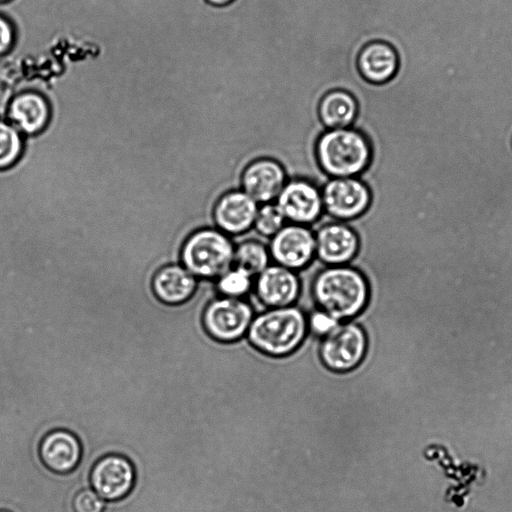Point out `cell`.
I'll return each instance as SVG.
<instances>
[{"instance_id": "obj_1", "label": "cell", "mask_w": 512, "mask_h": 512, "mask_svg": "<svg viewBox=\"0 0 512 512\" xmlns=\"http://www.w3.org/2000/svg\"><path fill=\"white\" fill-rule=\"evenodd\" d=\"M370 284L354 266H326L311 284L310 301L339 322L356 318L368 304Z\"/></svg>"}, {"instance_id": "obj_2", "label": "cell", "mask_w": 512, "mask_h": 512, "mask_svg": "<svg viewBox=\"0 0 512 512\" xmlns=\"http://www.w3.org/2000/svg\"><path fill=\"white\" fill-rule=\"evenodd\" d=\"M315 155L330 178L358 177L370 166L373 148L356 127L326 129L317 138Z\"/></svg>"}, {"instance_id": "obj_3", "label": "cell", "mask_w": 512, "mask_h": 512, "mask_svg": "<svg viewBox=\"0 0 512 512\" xmlns=\"http://www.w3.org/2000/svg\"><path fill=\"white\" fill-rule=\"evenodd\" d=\"M308 332L307 313L297 305L256 313L246 338L264 354L281 357L295 351Z\"/></svg>"}, {"instance_id": "obj_4", "label": "cell", "mask_w": 512, "mask_h": 512, "mask_svg": "<svg viewBox=\"0 0 512 512\" xmlns=\"http://www.w3.org/2000/svg\"><path fill=\"white\" fill-rule=\"evenodd\" d=\"M235 245L230 237L214 228L189 235L181 250L184 267L196 278L217 279L233 266Z\"/></svg>"}, {"instance_id": "obj_5", "label": "cell", "mask_w": 512, "mask_h": 512, "mask_svg": "<svg viewBox=\"0 0 512 512\" xmlns=\"http://www.w3.org/2000/svg\"><path fill=\"white\" fill-rule=\"evenodd\" d=\"M255 314L251 302L245 299L217 296L205 306L202 323L212 338L232 342L246 336Z\"/></svg>"}, {"instance_id": "obj_6", "label": "cell", "mask_w": 512, "mask_h": 512, "mask_svg": "<svg viewBox=\"0 0 512 512\" xmlns=\"http://www.w3.org/2000/svg\"><path fill=\"white\" fill-rule=\"evenodd\" d=\"M367 349L364 330L354 321L340 322L320 339L323 364L334 372H347L363 360Z\"/></svg>"}, {"instance_id": "obj_7", "label": "cell", "mask_w": 512, "mask_h": 512, "mask_svg": "<svg viewBox=\"0 0 512 512\" xmlns=\"http://www.w3.org/2000/svg\"><path fill=\"white\" fill-rule=\"evenodd\" d=\"M323 210L340 222H352L369 210L373 194L358 177L330 178L321 190Z\"/></svg>"}, {"instance_id": "obj_8", "label": "cell", "mask_w": 512, "mask_h": 512, "mask_svg": "<svg viewBox=\"0 0 512 512\" xmlns=\"http://www.w3.org/2000/svg\"><path fill=\"white\" fill-rule=\"evenodd\" d=\"M268 249L275 264L296 272L315 257V234L308 226L286 224L270 238Z\"/></svg>"}, {"instance_id": "obj_9", "label": "cell", "mask_w": 512, "mask_h": 512, "mask_svg": "<svg viewBox=\"0 0 512 512\" xmlns=\"http://www.w3.org/2000/svg\"><path fill=\"white\" fill-rule=\"evenodd\" d=\"M90 487L105 501L124 499L135 483V469L125 456L115 453L99 458L91 468Z\"/></svg>"}, {"instance_id": "obj_10", "label": "cell", "mask_w": 512, "mask_h": 512, "mask_svg": "<svg viewBox=\"0 0 512 512\" xmlns=\"http://www.w3.org/2000/svg\"><path fill=\"white\" fill-rule=\"evenodd\" d=\"M275 204L286 221L305 226L315 223L324 211L321 191L305 179L287 181Z\"/></svg>"}, {"instance_id": "obj_11", "label": "cell", "mask_w": 512, "mask_h": 512, "mask_svg": "<svg viewBox=\"0 0 512 512\" xmlns=\"http://www.w3.org/2000/svg\"><path fill=\"white\" fill-rule=\"evenodd\" d=\"M256 300L262 309L295 305L301 297L302 285L297 273L278 264H270L254 283Z\"/></svg>"}, {"instance_id": "obj_12", "label": "cell", "mask_w": 512, "mask_h": 512, "mask_svg": "<svg viewBox=\"0 0 512 512\" xmlns=\"http://www.w3.org/2000/svg\"><path fill=\"white\" fill-rule=\"evenodd\" d=\"M315 234V256L326 266L349 265L360 250V238L354 227L345 222L320 226Z\"/></svg>"}, {"instance_id": "obj_13", "label": "cell", "mask_w": 512, "mask_h": 512, "mask_svg": "<svg viewBox=\"0 0 512 512\" xmlns=\"http://www.w3.org/2000/svg\"><path fill=\"white\" fill-rule=\"evenodd\" d=\"M240 183L241 190L258 204L272 203L287 183V174L275 159L259 158L244 168Z\"/></svg>"}, {"instance_id": "obj_14", "label": "cell", "mask_w": 512, "mask_h": 512, "mask_svg": "<svg viewBox=\"0 0 512 512\" xmlns=\"http://www.w3.org/2000/svg\"><path fill=\"white\" fill-rule=\"evenodd\" d=\"M259 204L243 190L222 194L215 203L213 219L217 229L228 236L249 231L254 224Z\"/></svg>"}, {"instance_id": "obj_15", "label": "cell", "mask_w": 512, "mask_h": 512, "mask_svg": "<svg viewBox=\"0 0 512 512\" xmlns=\"http://www.w3.org/2000/svg\"><path fill=\"white\" fill-rule=\"evenodd\" d=\"M52 116V110L46 97L33 90H24L12 97L7 107L10 123L27 135L43 131Z\"/></svg>"}, {"instance_id": "obj_16", "label": "cell", "mask_w": 512, "mask_h": 512, "mask_svg": "<svg viewBox=\"0 0 512 512\" xmlns=\"http://www.w3.org/2000/svg\"><path fill=\"white\" fill-rule=\"evenodd\" d=\"M82 447L79 439L65 429L48 432L39 445V457L47 469L56 474H68L80 463Z\"/></svg>"}, {"instance_id": "obj_17", "label": "cell", "mask_w": 512, "mask_h": 512, "mask_svg": "<svg viewBox=\"0 0 512 512\" xmlns=\"http://www.w3.org/2000/svg\"><path fill=\"white\" fill-rule=\"evenodd\" d=\"M151 288L160 302L175 306L191 299L198 290V283L185 267L167 265L156 272Z\"/></svg>"}, {"instance_id": "obj_18", "label": "cell", "mask_w": 512, "mask_h": 512, "mask_svg": "<svg viewBox=\"0 0 512 512\" xmlns=\"http://www.w3.org/2000/svg\"><path fill=\"white\" fill-rule=\"evenodd\" d=\"M357 65L359 72L367 81L375 84L386 83L398 71V54L388 43L374 41L360 51Z\"/></svg>"}, {"instance_id": "obj_19", "label": "cell", "mask_w": 512, "mask_h": 512, "mask_svg": "<svg viewBox=\"0 0 512 512\" xmlns=\"http://www.w3.org/2000/svg\"><path fill=\"white\" fill-rule=\"evenodd\" d=\"M358 103L349 92L335 89L325 94L318 105V118L324 129L352 127L358 116Z\"/></svg>"}, {"instance_id": "obj_20", "label": "cell", "mask_w": 512, "mask_h": 512, "mask_svg": "<svg viewBox=\"0 0 512 512\" xmlns=\"http://www.w3.org/2000/svg\"><path fill=\"white\" fill-rule=\"evenodd\" d=\"M271 256L268 246L257 239H246L235 246L233 266L253 278L270 265Z\"/></svg>"}, {"instance_id": "obj_21", "label": "cell", "mask_w": 512, "mask_h": 512, "mask_svg": "<svg viewBox=\"0 0 512 512\" xmlns=\"http://www.w3.org/2000/svg\"><path fill=\"white\" fill-rule=\"evenodd\" d=\"M23 150L24 142L18 129L0 118V171L14 166Z\"/></svg>"}, {"instance_id": "obj_22", "label": "cell", "mask_w": 512, "mask_h": 512, "mask_svg": "<svg viewBox=\"0 0 512 512\" xmlns=\"http://www.w3.org/2000/svg\"><path fill=\"white\" fill-rule=\"evenodd\" d=\"M254 286L253 277L232 266L217 278L216 291L219 296L244 299Z\"/></svg>"}, {"instance_id": "obj_23", "label": "cell", "mask_w": 512, "mask_h": 512, "mask_svg": "<svg viewBox=\"0 0 512 512\" xmlns=\"http://www.w3.org/2000/svg\"><path fill=\"white\" fill-rule=\"evenodd\" d=\"M285 225L286 220L275 202L259 205L253 224L258 234L271 238Z\"/></svg>"}, {"instance_id": "obj_24", "label": "cell", "mask_w": 512, "mask_h": 512, "mask_svg": "<svg viewBox=\"0 0 512 512\" xmlns=\"http://www.w3.org/2000/svg\"><path fill=\"white\" fill-rule=\"evenodd\" d=\"M107 501L102 499L91 487L80 490L73 498L74 512H103Z\"/></svg>"}, {"instance_id": "obj_25", "label": "cell", "mask_w": 512, "mask_h": 512, "mask_svg": "<svg viewBox=\"0 0 512 512\" xmlns=\"http://www.w3.org/2000/svg\"><path fill=\"white\" fill-rule=\"evenodd\" d=\"M339 323V321L318 308H314L307 313L308 332L319 338L328 334Z\"/></svg>"}, {"instance_id": "obj_26", "label": "cell", "mask_w": 512, "mask_h": 512, "mask_svg": "<svg viewBox=\"0 0 512 512\" xmlns=\"http://www.w3.org/2000/svg\"><path fill=\"white\" fill-rule=\"evenodd\" d=\"M16 33L11 22L0 16V56L6 54L15 42Z\"/></svg>"}, {"instance_id": "obj_27", "label": "cell", "mask_w": 512, "mask_h": 512, "mask_svg": "<svg viewBox=\"0 0 512 512\" xmlns=\"http://www.w3.org/2000/svg\"><path fill=\"white\" fill-rule=\"evenodd\" d=\"M206 1L215 6H223V5L230 3L233 0H206Z\"/></svg>"}, {"instance_id": "obj_28", "label": "cell", "mask_w": 512, "mask_h": 512, "mask_svg": "<svg viewBox=\"0 0 512 512\" xmlns=\"http://www.w3.org/2000/svg\"><path fill=\"white\" fill-rule=\"evenodd\" d=\"M8 172V171H7ZM7 176H8V181L10 183L11 181V177H10V174L9 172L7 173ZM11 188H12V192H13V185H12V182H11ZM13 223H14V193H13Z\"/></svg>"}, {"instance_id": "obj_29", "label": "cell", "mask_w": 512, "mask_h": 512, "mask_svg": "<svg viewBox=\"0 0 512 512\" xmlns=\"http://www.w3.org/2000/svg\"><path fill=\"white\" fill-rule=\"evenodd\" d=\"M0 512H10V511H8V510H0Z\"/></svg>"}, {"instance_id": "obj_30", "label": "cell", "mask_w": 512, "mask_h": 512, "mask_svg": "<svg viewBox=\"0 0 512 512\" xmlns=\"http://www.w3.org/2000/svg\"><path fill=\"white\" fill-rule=\"evenodd\" d=\"M6 1H10V0H0V2H6Z\"/></svg>"}, {"instance_id": "obj_31", "label": "cell", "mask_w": 512, "mask_h": 512, "mask_svg": "<svg viewBox=\"0 0 512 512\" xmlns=\"http://www.w3.org/2000/svg\"><path fill=\"white\" fill-rule=\"evenodd\" d=\"M511 146H512V137H511Z\"/></svg>"}]
</instances>
